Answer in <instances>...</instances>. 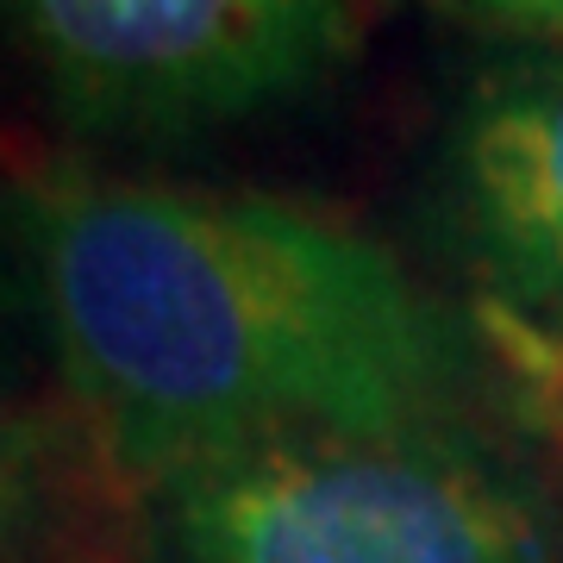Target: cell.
I'll return each instance as SVG.
<instances>
[{
  "instance_id": "6",
  "label": "cell",
  "mask_w": 563,
  "mask_h": 563,
  "mask_svg": "<svg viewBox=\"0 0 563 563\" xmlns=\"http://www.w3.org/2000/svg\"><path fill=\"white\" fill-rule=\"evenodd\" d=\"M57 401H69V388H63L57 351L44 332L38 288H32L20 244L0 220V420H20V413H38Z\"/></svg>"
},
{
  "instance_id": "1",
  "label": "cell",
  "mask_w": 563,
  "mask_h": 563,
  "mask_svg": "<svg viewBox=\"0 0 563 563\" xmlns=\"http://www.w3.org/2000/svg\"><path fill=\"white\" fill-rule=\"evenodd\" d=\"M0 220L69 401L139 488L276 432L470 426V325L332 213L38 169L0 195Z\"/></svg>"
},
{
  "instance_id": "7",
  "label": "cell",
  "mask_w": 563,
  "mask_h": 563,
  "mask_svg": "<svg viewBox=\"0 0 563 563\" xmlns=\"http://www.w3.org/2000/svg\"><path fill=\"white\" fill-rule=\"evenodd\" d=\"M444 20L507 38L514 51H563V0H432Z\"/></svg>"
},
{
  "instance_id": "3",
  "label": "cell",
  "mask_w": 563,
  "mask_h": 563,
  "mask_svg": "<svg viewBox=\"0 0 563 563\" xmlns=\"http://www.w3.org/2000/svg\"><path fill=\"white\" fill-rule=\"evenodd\" d=\"M81 132H201L295 101L351 51L344 0H0Z\"/></svg>"
},
{
  "instance_id": "5",
  "label": "cell",
  "mask_w": 563,
  "mask_h": 563,
  "mask_svg": "<svg viewBox=\"0 0 563 563\" xmlns=\"http://www.w3.org/2000/svg\"><path fill=\"white\" fill-rule=\"evenodd\" d=\"M0 563H144V488L76 401L0 420Z\"/></svg>"
},
{
  "instance_id": "4",
  "label": "cell",
  "mask_w": 563,
  "mask_h": 563,
  "mask_svg": "<svg viewBox=\"0 0 563 563\" xmlns=\"http://www.w3.org/2000/svg\"><path fill=\"white\" fill-rule=\"evenodd\" d=\"M426 207L501 357L563 388V51H507L463 81Z\"/></svg>"
},
{
  "instance_id": "2",
  "label": "cell",
  "mask_w": 563,
  "mask_h": 563,
  "mask_svg": "<svg viewBox=\"0 0 563 563\" xmlns=\"http://www.w3.org/2000/svg\"><path fill=\"white\" fill-rule=\"evenodd\" d=\"M544 501L476 426L276 432L144 488V563H544Z\"/></svg>"
}]
</instances>
